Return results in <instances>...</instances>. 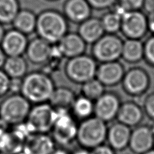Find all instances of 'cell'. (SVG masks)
I'll return each instance as SVG.
<instances>
[{
	"label": "cell",
	"instance_id": "40",
	"mask_svg": "<svg viewBox=\"0 0 154 154\" xmlns=\"http://www.w3.org/2000/svg\"><path fill=\"white\" fill-rule=\"evenodd\" d=\"M73 154H91V153L88 152V151H87L86 149H80L76 151Z\"/></svg>",
	"mask_w": 154,
	"mask_h": 154
},
{
	"label": "cell",
	"instance_id": "6",
	"mask_svg": "<svg viewBox=\"0 0 154 154\" xmlns=\"http://www.w3.org/2000/svg\"><path fill=\"white\" fill-rule=\"evenodd\" d=\"M97 70L94 59L91 57L80 55L69 60L65 66V74L70 81L83 85L95 79Z\"/></svg>",
	"mask_w": 154,
	"mask_h": 154
},
{
	"label": "cell",
	"instance_id": "23",
	"mask_svg": "<svg viewBox=\"0 0 154 154\" xmlns=\"http://www.w3.org/2000/svg\"><path fill=\"white\" fill-rule=\"evenodd\" d=\"M37 17L29 10H20L13 20L12 24L16 30L24 35L31 34L36 29Z\"/></svg>",
	"mask_w": 154,
	"mask_h": 154
},
{
	"label": "cell",
	"instance_id": "35",
	"mask_svg": "<svg viewBox=\"0 0 154 154\" xmlns=\"http://www.w3.org/2000/svg\"><path fill=\"white\" fill-rule=\"evenodd\" d=\"M90 153L91 154H115V150L109 145H104L103 144L92 149Z\"/></svg>",
	"mask_w": 154,
	"mask_h": 154
},
{
	"label": "cell",
	"instance_id": "39",
	"mask_svg": "<svg viewBox=\"0 0 154 154\" xmlns=\"http://www.w3.org/2000/svg\"><path fill=\"white\" fill-rule=\"evenodd\" d=\"M4 35H5V31H4V26H3V24L0 23V44L2 43L3 38L4 37Z\"/></svg>",
	"mask_w": 154,
	"mask_h": 154
},
{
	"label": "cell",
	"instance_id": "3",
	"mask_svg": "<svg viewBox=\"0 0 154 154\" xmlns=\"http://www.w3.org/2000/svg\"><path fill=\"white\" fill-rule=\"evenodd\" d=\"M31 103L21 94L13 93L0 103V120L5 125L17 126L25 122Z\"/></svg>",
	"mask_w": 154,
	"mask_h": 154
},
{
	"label": "cell",
	"instance_id": "36",
	"mask_svg": "<svg viewBox=\"0 0 154 154\" xmlns=\"http://www.w3.org/2000/svg\"><path fill=\"white\" fill-rule=\"evenodd\" d=\"M143 7L149 14L154 12V0H144Z\"/></svg>",
	"mask_w": 154,
	"mask_h": 154
},
{
	"label": "cell",
	"instance_id": "9",
	"mask_svg": "<svg viewBox=\"0 0 154 154\" xmlns=\"http://www.w3.org/2000/svg\"><path fill=\"white\" fill-rule=\"evenodd\" d=\"M121 30L131 39H139L148 30L147 18L139 11L126 12L122 16Z\"/></svg>",
	"mask_w": 154,
	"mask_h": 154
},
{
	"label": "cell",
	"instance_id": "7",
	"mask_svg": "<svg viewBox=\"0 0 154 154\" xmlns=\"http://www.w3.org/2000/svg\"><path fill=\"white\" fill-rule=\"evenodd\" d=\"M56 117L52 128L54 142L62 145L71 143L76 139L78 126L74 122L68 109H56Z\"/></svg>",
	"mask_w": 154,
	"mask_h": 154
},
{
	"label": "cell",
	"instance_id": "28",
	"mask_svg": "<svg viewBox=\"0 0 154 154\" xmlns=\"http://www.w3.org/2000/svg\"><path fill=\"white\" fill-rule=\"evenodd\" d=\"M72 108L77 116L86 119L94 112V103L89 99L81 96L75 98Z\"/></svg>",
	"mask_w": 154,
	"mask_h": 154
},
{
	"label": "cell",
	"instance_id": "10",
	"mask_svg": "<svg viewBox=\"0 0 154 154\" xmlns=\"http://www.w3.org/2000/svg\"><path fill=\"white\" fill-rule=\"evenodd\" d=\"M122 82L124 89L128 95L140 96L149 89L150 79L143 69L134 68L124 74Z\"/></svg>",
	"mask_w": 154,
	"mask_h": 154
},
{
	"label": "cell",
	"instance_id": "14",
	"mask_svg": "<svg viewBox=\"0 0 154 154\" xmlns=\"http://www.w3.org/2000/svg\"><path fill=\"white\" fill-rule=\"evenodd\" d=\"M29 41L26 35L16 29L5 32L0 45L7 57L21 56L26 51Z\"/></svg>",
	"mask_w": 154,
	"mask_h": 154
},
{
	"label": "cell",
	"instance_id": "34",
	"mask_svg": "<svg viewBox=\"0 0 154 154\" xmlns=\"http://www.w3.org/2000/svg\"><path fill=\"white\" fill-rule=\"evenodd\" d=\"M116 0H87L91 8L97 10H104L114 5Z\"/></svg>",
	"mask_w": 154,
	"mask_h": 154
},
{
	"label": "cell",
	"instance_id": "29",
	"mask_svg": "<svg viewBox=\"0 0 154 154\" xmlns=\"http://www.w3.org/2000/svg\"><path fill=\"white\" fill-rule=\"evenodd\" d=\"M101 20L104 31L110 34L115 33L121 29L122 16L115 12L107 14Z\"/></svg>",
	"mask_w": 154,
	"mask_h": 154
},
{
	"label": "cell",
	"instance_id": "19",
	"mask_svg": "<svg viewBox=\"0 0 154 154\" xmlns=\"http://www.w3.org/2000/svg\"><path fill=\"white\" fill-rule=\"evenodd\" d=\"M143 109L133 101H126L120 105L116 118L118 122L129 126L139 125L143 119Z\"/></svg>",
	"mask_w": 154,
	"mask_h": 154
},
{
	"label": "cell",
	"instance_id": "42",
	"mask_svg": "<svg viewBox=\"0 0 154 154\" xmlns=\"http://www.w3.org/2000/svg\"><path fill=\"white\" fill-rule=\"evenodd\" d=\"M143 154H154V149H152V150L149 151V152H147L145 153H143Z\"/></svg>",
	"mask_w": 154,
	"mask_h": 154
},
{
	"label": "cell",
	"instance_id": "31",
	"mask_svg": "<svg viewBox=\"0 0 154 154\" xmlns=\"http://www.w3.org/2000/svg\"><path fill=\"white\" fill-rule=\"evenodd\" d=\"M143 109L145 114L154 121V93H150L145 98Z\"/></svg>",
	"mask_w": 154,
	"mask_h": 154
},
{
	"label": "cell",
	"instance_id": "5",
	"mask_svg": "<svg viewBox=\"0 0 154 154\" xmlns=\"http://www.w3.org/2000/svg\"><path fill=\"white\" fill-rule=\"evenodd\" d=\"M56 112L49 103L37 104L31 108L24 122L30 133H48L53 128Z\"/></svg>",
	"mask_w": 154,
	"mask_h": 154
},
{
	"label": "cell",
	"instance_id": "1",
	"mask_svg": "<svg viewBox=\"0 0 154 154\" xmlns=\"http://www.w3.org/2000/svg\"><path fill=\"white\" fill-rule=\"evenodd\" d=\"M54 82L47 74L35 72L24 76L21 94L30 103H47L55 89Z\"/></svg>",
	"mask_w": 154,
	"mask_h": 154
},
{
	"label": "cell",
	"instance_id": "16",
	"mask_svg": "<svg viewBox=\"0 0 154 154\" xmlns=\"http://www.w3.org/2000/svg\"><path fill=\"white\" fill-rule=\"evenodd\" d=\"M52 44L40 37L29 41L26 49L27 56L33 64H43L50 60Z\"/></svg>",
	"mask_w": 154,
	"mask_h": 154
},
{
	"label": "cell",
	"instance_id": "22",
	"mask_svg": "<svg viewBox=\"0 0 154 154\" xmlns=\"http://www.w3.org/2000/svg\"><path fill=\"white\" fill-rule=\"evenodd\" d=\"M75 98V93L72 90L61 87L55 88L48 102L55 109H68L72 107Z\"/></svg>",
	"mask_w": 154,
	"mask_h": 154
},
{
	"label": "cell",
	"instance_id": "33",
	"mask_svg": "<svg viewBox=\"0 0 154 154\" xmlns=\"http://www.w3.org/2000/svg\"><path fill=\"white\" fill-rule=\"evenodd\" d=\"M144 57L150 64L154 66V36L150 37L144 45Z\"/></svg>",
	"mask_w": 154,
	"mask_h": 154
},
{
	"label": "cell",
	"instance_id": "44",
	"mask_svg": "<svg viewBox=\"0 0 154 154\" xmlns=\"http://www.w3.org/2000/svg\"><path fill=\"white\" fill-rule=\"evenodd\" d=\"M17 154H24L23 152H21V153H17Z\"/></svg>",
	"mask_w": 154,
	"mask_h": 154
},
{
	"label": "cell",
	"instance_id": "15",
	"mask_svg": "<svg viewBox=\"0 0 154 154\" xmlns=\"http://www.w3.org/2000/svg\"><path fill=\"white\" fill-rule=\"evenodd\" d=\"M122 65L116 61L102 63L97 68L96 76L104 86H115L122 81L124 76Z\"/></svg>",
	"mask_w": 154,
	"mask_h": 154
},
{
	"label": "cell",
	"instance_id": "45",
	"mask_svg": "<svg viewBox=\"0 0 154 154\" xmlns=\"http://www.w3.org/2000/svg\"><path fill=\"white\" fill-rule=\"evenodd\" d=\"M49 1H55V0H49Z\"/></svg>",
	"mask_w": 154,
	"mask_h": 154
},
{
	"label": "cell",
	"instance_id": "32",
	"mask_svg": "<svg viewBox=\"0 0 154 154\" xmlns=\"http://www.w3.org/2000/svg\"><path fill=\"white\" fill-rule=\"evenodd\" d=\"M11 79L4 70L0 69V98L4 97L10 91Z\"/></svg>",
	"mask_w": 154,
	"mask_h": 154
},
{
	"label": "cell",
	"instance_id": "43",
	"mask_svg": "<svg viewBox=\"0 0 154 154\" xmlns=\"http://www.w3.org/2000/svg\"><path fill=\"white\" fill-rule=\"evenodd\" d=\"M153 136H154V127L153 128ZM153 147H154V141H153Z\"/></svg>",
	"mask_w": 154,
	"mask_h": 154
},
{
	"label": "cell",
	"instance_id": "26",
	"mask_svg": "<svg viewBox=\"0 0 154 154\" xmlns=\"http://www.w3.org/2000/svg\"><path fill=\"white\" fill-rule=\"evenodd\" d=\"M20 11L18 0H0V23H12Z\"/></svg>",
	"mask_w": 154,
	"mask_h": 154
},
{
	"label": "cell",
	"instance_id": "8",
	"mask_svg": "<svg viewBox=\"0 0 154 154\" xmlns=\"http://www.w3.org/2000/svg\"><path fill=\"white\" fill-rule=\"evenodd\" d=\"M122 47L120 38L113 34L103 35L95 43L92 53L95 58L102 63L115 62L122 56Z\"/></svg>",
	"mask_w": 154,
	"mask_h": 154
},
{
	"label": "cell",
	"instance_id": "12",
	"mask_svg": "<svg viewBox=\"0 0 154 154\" xmlns=\"http://www.w3.org/2000/svg\"><path fill=\"white\" fill-rule=\"evenodd\" d=\"M55 149V142L47 133H30L23 145L24 154H52Z\"/></svg>",
	"mask_w": 154,
	"mask_h": 154
},
{
	"label": "cell",
	"instance_id": "13",
	"mask_svg": "<svg viewBox=\"0 0 154 154\" xmlns=\"http://www.w3.org/2000/svg\"><path fill=\"white\" fill-rule=\"evenodd\" d=\"M153 141V128L140 126L131 131L128 147L133 153L143 154L152 149Z\"/></svg>",
	"mask_w": 154,
	"mask_h": 154
},
{
	"label": "cell",
	"instance_id": "30",
	"mask_svg": "<svg viewBox=\"0 0 154 154\" xmlns=\"http://www.w3.org/2000/svg\"><path fill=\"white\" fill-rule=\"evenodd\" d=\"M144 0H120L119 6L124 12L138 11L143 5Z\"/></svg>",
	"mask_w": 154,
	"mask_h": 154
},
{
	"label": "cell",
	"instance_id": "21",
	"mask_svg": "<svg viewBox=\"0 0 154 154\" xmlns=\"http://www.w3.org/2000/svg\"><path fill=\"white\" fill-rule=\"evenodd\" d=\"M104 29L101 20L97 18H88L81 23L79 35L85 43H95L103 36Z\"/></svg>",
	"mask_w": 154,
	"mask_h": 154
},
{
	"label": "cell",
	"instance_id": "37",
	"mask_svg": "<svg viewBox=\"0 0 154 154\" xmlns=\"http://www.w3.org/2000/svg\"><path fill=\"white\" fill-rule=\"evenodd\" d=\"M147 25L148 29L154 32V12L149 14V16L147 18Z\"/></svg>",
	"mask_w": 154,
	"mask_h": 154
},
{
	"label": "cell",
	"instance_id": "4",
	"mask_svg": "<svg viewBox=\"0 0 154 154\" xmlns=\"http://www.w3.org/2000/svg\"><path fill=\"white\" fill-rule=\"evenodd\" d=\"M107 134L106 122L95 116L86 118L78 126L76 139L82 147L94 149L103 144Z\"/></svg>",
	"mask_w": 154,
	"mask_h": 154
},
{
	"label": "cell",
	"instance_id": "41",
	"mask_svg": "<svg viewBox=\"0 0 154 154\" xmlns=\"http://www.w3.org/2000/svg\"><path fill=\"white\" fill-rule=\"evenodd\" d=\"M52 154H69L68 152L63 149H55Z\"/></svg>",
	"mask_w": 154,
	"mask_h": 154
},
{
	"label": "cell",
	"instance_id": "25",
	"mask_svg": "<svg viewBox=\"0 0 154 154\" xmlns=\"http://www.w3.org/2000/svg\"><path fill=\"white\" fill-rule=\"evenodd\" d=\"M122 57L130 63L140 61L144 57V45L139 39L129 38L123 43Z\"/></svg>",
	"mask_w": 154,
	"mask_h": 154
},
{
	"label": "cell",
	"instance_id": "24",
	"mask_svg": "<svg viewBox=\"0 0 154 154\" xmlns=\"http://www.w3.org/2000/svg\"><path fill=\"white\" fill-rule=\"evenodd\" d=\"M4 71L12 79H21L26 75L27 64L21 56L7 57L4 63Z\"/></svg>",
	"mask_w": 154,
	"mask_h": 154
},
{
	"label": "cell",
	"instance_id": "17",
	"mask_svg": "<svg viewBox=\"0 0 154 154\" xmlns=\"http://www.w3.org/2000/svg\"><path fill=\"white\" fill-rule=\"evenodd\" d=\"M131 131L130 127L119 122L107 129V139L109 146L115 151H122L128 147Z\"/></svg>",
	"mask_w": 154,
	"mask_h": 154
},
{
	"label": "cell",
	"instance_id": "38",
	"mask_svg": "<svg viewBox=\"0 0 154 154\" xmlns=\"http://www.w3.org/2000/svg\"><path fill=\"white\" fill-rule=\"evenodd\" d=\"M6 58V55L5 54L4 51L2 50V49L0 48V69L4 66Z\"/></svg>",
	"mask_w": 154,
	"mask_h": 154
},
{
	"label": "cell",
	"instance_id": "18",
	"mask_svg": "<svg viewBox=\"0 0 154 154\" xmlns=\"http://www.w3.org/2000/svg\"><path fill=\"white\" fill-rule=\"evenodd\" d=\"M63 56L69 58L80 56L86 49V43L78 34H66L57 44Z\"/></svg>",
	"mask_w": 154,
	"mask_h": 154
},
{
	"label": "cell",
	"instance_id": "27",
	"mask_svg": "<svg viewBox=\"0 0 154 154\" xmlns=\"http://www.w3.org/2000/svg\"><path fill=\"white\" fill-rule=\"evenodd\" d=\"M104 85L97 79H93L82 85V96L91 101H96L104 93Z\"/></svg>",
	"mask_w": 154,
	"mask_h": 154
},
{
	"label": "cell",
	"instance_id": "11",
	"mask_svg": "<svg viewBox=\"0 0 154 154\" xmlns=\"http://www.w3.org/2000/svg\"><path fill=\"white\" fill-rule=\"evenodd\" d=\"M120 105L117 96L111 93H104L94 103L95 117L104 122H109L116 118Z\"/></svg>",
	"mask_w": 154,
	"mask_h": 154
},
{
	"label": "cell",
	"instance_id": "20",
	"mask_svg": "<svg viewBox=\"0 0 154 154\" xmlns=\"http://www.w3.org/2000/svg\"><path fill=\"white\" fill-rule=\"evenodd\" d=\"M65 14L74 23H82L90 17L91 7L87 0H67L64 7Z\"/></svg>",
	"mask_w": 154,
	"mask_h": 154
},
{
	"label": "cell",
	"instance_id": "2",
	"mask_svg": "<svg viewBox=\"0 0 154 154\" xmlns=\"http://www.w3.org/2000/svg\"><path fill=\"white\" fill-rule=\"evenodd\" d=\"M65 18L54 10H46L37 17L36 31L39 37L50 44L58 43L67 33Z\"/></svg>",
	"mask_w": 154,
	"mask_h": 154
}]
</instances>
